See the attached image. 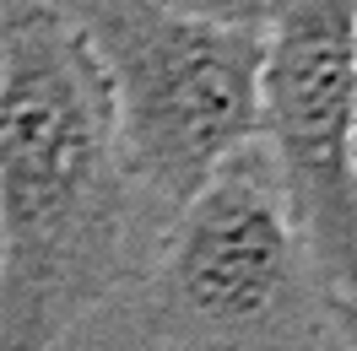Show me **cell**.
Listing matches in <instances>:
<instances>
[{
    "label": "cell",
    "mask_w": 357,
    "mask_h": 351,
    "mask_svg": "<svg viewBox=\"0 0 357 351\" xmlns=\"http://www.w3.org/2000/svg\"><path fill=\"white\" fill-rule=\"evenodd\" d=\"M157 227L70 17L54 0L0 11V351H60L141 276Z\"/></svg>",
    "instance_id": "6da1fadb"
},
{
    "label": "cell",
    "mask_w": 357,
    "mask_h": 351,
    "mask_svg": "<svg viewBox=\"0 0 357 351\" xmlns=\"http://www.w3.org/2000/svg\"><path fill=\"white\" fill-rule=\"evenodd\" d=\"M135 325L152 351H325L341 335L260 141L157 227L135 276Z\"/></svg>",
    "instance_id": "7a4b0ae2"
},
{
    "label": "cell",
    "mask_w": 357,
    "mask_h": 351,
    "mask_svg": "<svg viewBox=\"0 0 357 351\" xmlns=\"http://www.w3.org/2000/svg\"><path fill=\"white\" fill-rule=\"evenodd\" d=\"M92 49L125 173L168 221L255 141L260 27L206 22L162 0H54Z\"/></svg>",
    "instance_id": "3957f363"
},
{
    "label": "cell",
    "mask_w": 357,
    "mask_h": 351,
    "mask_svg": "<svg viewBox=\"0 0 357 351\" xmlns=\"http://www.w3.org/2000/svg\"><path fill=\"white\" fill-rule=\"evenodd\" d=\"M255 141L282 184L341 341L357 313V0H276L260 22Z\"/></svg>",
    "instance_id": "277c9868"
},
{
    "label": "cell",
    "mask_w": 357,
    "mask_h": 351,
    "mask_svg": "<svg viewBox=\"0 0 357 351\" xmlns=\"http://www.w3.org/2000/svg\"><path fill=\"white\" fill-rule=\"evenodd\" d=\"M168 11L206 17V22H233V27H260L276 0H162Z\"/></svg>",
    "instance_id": "5b68a950"
},
{
    "label": "cell",
    "mask_w": 357,
    "mask_h": 351,
    "mask_svg": "<svg viewBox=\"0 0 357 351\" xmlns=\"http://www.w3.org/2000/svg\"><path fill=\"white\" fill-rule=\"evenodd\" d=\"M11 6H33V0H0V11H11Z\"/></svg>",
    "instance_id": "8992f818"
}]
</instances>
